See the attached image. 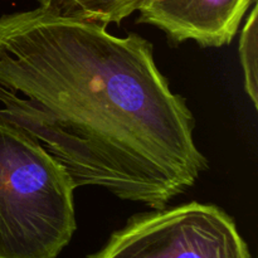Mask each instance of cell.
<instances>
[{
	"label": "cell",
	"mask_w": 258,
	"mask_h": 258,
	"mask_svg": "<svg viewBox=\"0 0 258 258\" xmlns=\"http://www.w3.org/2000/svg\"><path fill=\"white\" fill-rule=\"evenodd\" d=\"M254 0H145L139 23L154 25L175 42L202 47L229 44Z\"/></svg>",
	"instance_id": "277c9868"
},
{
	"label": "cell",
	"mask_w": 258,
	"mask_h": 258,
	"mask_svg": "<svg viewBox=\"0 0 258 258\" xmlns=\"http://www.w3.org/2000/svg\"><path fill=\"white\" fill-rule=\"evenodd\" d=\"M0 121L37 143L76 189L100 186L151 209L208 168L193 113L149 40L42 8L0 18Z\"/></svg>",
	"instance_id": "6da1fadb"
},
{
	"label": "cell",
	"mask_w": 258,
	"mask_h": 258,
	"mask_svg": "<svg viewBox=\"0 0 258 258\" xmlns=\"http://www.w3.org/2000/svg\"><path fill=\"white\" fill-rule=\"evenodd\" d=\"M64 169L37 143L0 121V258H57L76 229Z\"/></svg>",
	"instance_id": "7a4b0ae2"
},
{
	"label": "cell",
	"mask_w": 258,
	"mask_h": 258,
	"mask_svg": "<svg viewBox=\"0 0 258 258\" xmlns=\"http://www.w3.org/2000/svg\"><path fill=\"white\" fill-rule=\"evenodd\" d=\"M39 8L68 19L106 27L139 10L145 0H37Z\"/></svg>",
	"instance_id": "5b68a950"
},
{
	"label": "cell",
	"mask_w": 258,
	"mask_h": 258,
	"mask_svg": "<svg viewBox=\"0 0 258 258\" xmlns=\"http://www.w3.org/2000/svg\"><path fill=\"white\" fill-rule=\"evenodd\" d=\"M88 258H252L233 218L198 202L130 218Z\"/></svg>",
	"instance_id": "3957f363"
},
{
	"label": "cell",
	"mask_w": 258,
	"mask_h": 258,
	"mask_svg": "<svg viewBox=\"0 0 258 258\" xmlns=\"http://www.w3.org/2000/svg\"><path fill=\"white\" fill-rule=\"evenodd\" d=\"M257 4L254 3L248 15L246 25L239 38V57L243 68L244 88L247 95L257 107V50H258V28H257Z\"/></svg>",
	"instance_id": "8992f818"
}]
</instances>
